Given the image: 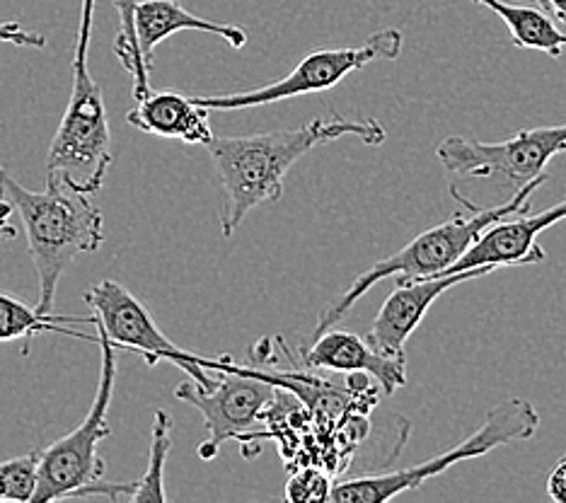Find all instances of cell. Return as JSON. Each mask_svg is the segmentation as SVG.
I'll return each instance as SVG.
<instances>
[{
	"label": "cell",
	"mask_w": 566,
	"mask_h": 503,
	"mask_svg": "<svg viewBox=\"0 0 566 503\" xmlns=\"http://www.w3.org/2000/svg\"><path fill=\"white\" fill-rule=\"evenodd\" d=\"M547 496L555 503H566V458H562L547 476Z\"/></svg>",
	"instance_id": "obj_23"
},
{
	"label": "cell",
	"mask_w": 566,
	"mask_h": 503,
	"mask_svg": "<svg viewBox=\"0 0 566 503\" xmlns=\"http://www.w3.org/2000/svg\"><path fill=\"white\" fill-rule=\"evenodd\" d=\"M566 150V124L523 128L506 140H478L465 136H448L441 140L436 155L448 177L492 179L499 182L504 201L539 179H547V165Z\"/></svg>",
	"instance_id": "obj_7"
},
{
	"label": "cell",
	"mask_w": 566,
	"mask_h": 503,
	"mask_svg": "<svg viewBox=\"0 0 566 503\" xmlns=\"http://www.w3.org/2000/svg\"><path fill=\"white\" fill-rule=\"evenodd\" d=\"M543 185L545 179H539V182L525 187L523 191L516 193V197L504 203L486 206V209H480V211L455 213L453 218H448V221L419 232V235L411 242H407L402 250L392 252L390 256H385V260L368 266L361 276H356L352 286L346 289L339 298H334L323 313H319L317 325L307 342H313L319 337V334L329 332L373 286H376V283L385 279L417 281V279L446 276L448 271L453 269L462 256H465V252L472 248V244L484 235L486 228L499 223L501 218L531 211L533 193Z\"/></svg>",
	"instance_id": "obj_3"
},
{
	"label": "cell",
	"mask_w": 566,
	"mask_h": 503,
	"mask_svg": "<svg viewBox=\"0 0 566 503\" xmlns=\"http://www.w3.org/2000/svg\"><path fill=\"white\" fill-rule=\"evenodd\" d=\"M172 450V419L165 409L153 411V426H150V455L146 474L138 476L136 492L128 499V503H163L167 501L165 494V464L167 455Z\"/></svg>",
	"instance_id": "obj_18"
},
{
	"label": "cell",
	"mask_w": 566,
	"mask_h": 503,
	"mask_svg": "<svg viewBox=\"0 0 566 503\" xmlns=\"http://www.w3.org/2000/svg\"><path fill=\"white\" fill-rule=\"evenodd\" d=\"M99 339L102 368L95 399L85 419L73 431L61 436L59 441L42 450L40 455V482L32 503L69 501L78 496L85 486L105 476L107 462L99 455V443L112 436L109 405L114 387H117V352L105 332L95 327Z\"/></svg>",
	"instance_id": "obj_8"
},
{
	"label": "cell",
	"mask_w": 566,
	"mask_h": 503,
	"mask_svg": "<svg viewBox=\"0 0 566 503\" xmlns=\"http://www.w3.org/2000/svg\"><path fill=\"white\" fill-rule=\"evenodd\" d=\"M12 213H15V206H12L10 199L0 197V244L18 238V228L10 223Z\"/></svg>",
	"instance_id": "obj_24"
},
{
	"label": "cell",
	"mask_w": 566,
	"mask_h": 503,
	"mask_svg": "<svg viewBox=\"0 0 566 503\" xmlns=\"http://www.w3.org/2000/svg\"><path fill=\"white\" fill-rule=\"evenodd\" d=\"M209 114L197 97L179 95L175 90H148L128 109L126 122L150 136L175 138L187 146H211L216 136Z\"/></svg>",
	"instance_id": "obj_14"
},
{
	"label": "cell",
	"mask_w": 566,
	"mask_h": 503,
	"mask_svg": "<svg viewBox=\"0 0 566 503\" xmlns=\"http://www.w3.org/2000/svg\"><path fill=\"white\" fill-rule=\"evenodd\" d=\"M85 303L93 310L95 327L105 332L119 352H132L140 356L150 368L167 360V364H175L177 368L189 373V378L203 387V390H211L218 380L211 378L206 370L226 373L230 366L228 356H197L177 346L172 339H167L158 322L153 319L150 310L132 291L122 286L119 281L102 279L85 293Z\"/></svg>",
	"instance_id": "obj_9"
},
{
	"label": "cell",
	"mask_w": 566,
	"mask_h": 503,
	"mask_svg": "<svg viewBox=\"0 0 566 503\" xmlns=\"http://www.w3.org/2000/svg\"><path fill=\"white\" fill-rule=\"evenodd\" d=\"M539 429L537 409L521 397H511L486 411L480 429L470 433L465 441L453 446L446 453L411 464L407 470L378 472L356 476V480L337 482L332 486L329 501L334 503H382L405 492H415L421 484H427L433 476L443 474L458 462L482 458L501 446L531 441Z\"/></svg>",
	"instance_id": "obj_6"
},
{
	"label": "cell",
	"mask_w": 566,
	"mask_h": 503,
	"mask_svg": "<svg viewBox=\"0 0 566 503\" xmlns=\"http://www.w3.org/2000/svg\"><path fill=\"white\" fill-rule=\"evenodd\" d=\"M405 39L397 30H380L373 34L361 46H339V49H319L307 54L298 66L279 81L262 85L248 93L230 95H203L197 97L201 107L209 112H235L250 107L274 105V102L293 99L301 95L327 93L334 85H339L346 75L366 69L373 61H395L402 54Z\"/></svg>",
	"instance_id": "obj_10"
},
{
	"label": "cell",
	"mask_w": 566,
	"mask_h": 503,
	"mask_svg": "<svg viewBox=\"0 0 566 503\" xmlns=\"http://www.w3.org/2000/svg\"><path fill=\"white\" fill-rule=\"evenodd\" d=\"M566 221V199L549 206L543 213H516L509 218H501L499 223L484 230V235L472 244L465 256L448 271V274H458V271L478 269V266H527L539 264L547 260V252L539 248L537 238L539 232L547 228Z\"/></svg>",
	"instance_id": "obj_12"
},
{
	"label": "cell",
	"mask_w": 566,
	"mask_h": 503,
	"mask_svg": "<svg viewBox=\"0 0 566 503\" xmlns=\"http://www.w3.org/2000/svg\"><path fill=\"white\" fill-rule=\"evenodd\" d=\"M93 12L95 0H83L78 39L73 49L71 99L46 153V177H59L63 185L90 197L105 185L114 163L105 97L87 69Z\"/></svg>",
	"instance_id": "obj_4"
},
{
	"label": "cell",
	"mask_w": 566,
	"mask_h": 503,
	"mask_svg": "<svg viewBox=\"0 0 566 503\" xmlns=\"http://www.w3.org/2000/svg\"><path fill=\"white\" fill-rule=\"evenodd\" d=\"M140 0H114L119 12V32L114 39V54L122 61V66L134 77V97H144L150 90V66L144 59V51L138 46L136 36V8Z\"/></svg>",
	"instance_id": "obj_19"
},
{
	"label": "cell",
	"mask_w": 566,
	"mask_h": 503,
	"mask_svg": "<svg viewBox=\"0 0 566 503\" xmlns=\"http://www.w3.org/2000/svg\"><path fill=\"white\" fill-rule=\"evenodd\" d=\"M474 6L492 10L506 24L513 46L525 51H543V54L559 59L566 49V32L557 28V20L543 8L516 6L509 0H472Z\"/></svg>",
	"instance_id": "obj_17"
},
{
	"label": "cell",
	"mask_w": 566,
	"mask_h": 503,
	"mask_svg": "<svg viewBox=\"0 0 566 503\" xmlns=\"http://www.w3.org/2000/svg\"><path fill=\"white\" fill-rule=\"evenodd\" d=\"M344 136L380 146L385 126L376 119H313L295 128H279L252 136L213 138L211 153L216 179L221 187V230L230 238L240 223L260 206L276 203L283 197V179L303 155L317 146L332 144Z\"/></svg>",
	"instance_id": "obj_1"
},
{
	"label": "cell",
	"mask_w": 566,
	"mask_h": 503,
	"mask_svg": "<svg viewBox=\"0 0 566 503\" xmlns=\"http://www.w3.org/2000/svg\"><path fill=\"white\" fill-rule=\"evenodd\" d=\"M211 390H203L195 380L177 385L175 397L201 411L203 426L209 431V441L201 443L199 458L213 460L226 441H242L256 423L264 419V411L274 402L276 390H289L298 395L305 402H313L323 383L317 387H307L315 383L305 376H281V373L240 366L230 360V368L221 373Z\"/></svg>",
	"instance_id": "obj_5"
},
{
	"label": "cell",
	"mask_w": 566,
	"mask_h": 503,
	"mask_svg": "<svg viewBox=\"0 0 566 503\" xmlns=\"http://www.w3.org/2000/svg\"><path fill=\"white\" fill-rule=\"evenodd\" d=\"M537 6L566 28V0H537Z\"/></svg>",
	"instance_id": "obj_25"
},
{
	"label": "cell",
	"mask_w": 566,
	"mask_h": 503,
	"mask_svg": "<svg viewBox=\"0 0 566 503\" xmlns=\"http://www.w3.org/2000/svg\"><path fill=\"white\" fill-rule=\"evenodd\" d=\"M0 197L15 206L28 235L40 298L36 310L54 315V301L61 276L75 262V256L97 252L105 242V218L90 199V193L75 191L59 177H46L44 191H32L20 185L0 165Z\"/></svg>",
	"instance_id": "obj_2"
},
{
	"label": "cell",
	"mask_w": 566,
	"mask_h": 503,
	"mask_svg": "<svg viewBox=\"0 0 566 503\" xmlns=\"http://www.w3.org/2000/svg\"><path fill=\"white\" fill-rule=\"evenodd\" d=\"M329 476L317 468H301L295 470L286 482V501L293 503H311V501H329L332 494Z\"/></svg>",
	"instance_id": "obj_21"
},
{
	"label": "cell",
	"mask_w": 566,
	"mask_h": 503,
	"mask_svg": "<svg viewBox=\"0 0 566 503\" xmlns=\"http://www.w3.org/2000/svg\"><path fill=\"white\" fill-rule=\"evenodd\" d=\"M0 42L15 44V46H34V49L46 46V39L40 32L22 30L18 22H0Z\"/></svg>",
	"instance_id": "obj_22"
},
{
	"label": "cell",
	"mask_w": 566,
	"mask_h": 503,
	"mask_svg": "<svg viewBox=\"0 0 566 503\" xmlns=\"http://www.w3.org/2000/svg\"><path fill=\"white\" fill-rule=\"evenodd\" d=\"M494 266H478L468 271H458V274L446 276H431V279H417V281H397L395 291L385 298L380 305L376 319L368 329V344L380 352L382 356L407 360L405 346L411 334L419 329V325L427 317L431 305L441 298L450 289L460 286V283L480 279L486 274H494Z\"/></svg>",
	"instance_id": "obj_11"
},
{
	"label": "cell",
	"mask_w": 566,
	"mask_h": 503,
	"mask_svg": "<svg viewBox=\"0 0 566 503\" xmlns=\"http://www.w3.org/2000/svg\"><path fill=\"white\" fill-rule=\"evenodd\" d=\"M177 32H203L223 39L226 44L233 49H242L248 44V32L235 24L206 20L195 15V12L185 10L177 0H140L136 8V36L138 46L144 51V59L153 69V54H156L158 44L170 39Z\"/></svg>",
	"instance_id": "obj_15"
},
{
	"label": "cell",
	"mask_w": 566,
	"mask_h": 503,
	"mask_svg": "<svg viewBox=\"0 0 566 503\" xmlns=\"http://www.w3.org/2000/svg\"><path fill=\"white\" fill-rule=\"evenodd\" d=\"M78 325H95V317H71V315H42L36 307L24 305L22 301L0 291V344L20 342L22 354L28 356L32 348V339L40 334H63V337L83 339L99 344L97 332L85 334L75 327Z\"/></svg>",
	"instance_id": "obj_16"
},
{
	"label": "cell",
	"mask_w": 566,
	"mask_h": 503,
	"mask_svg": "<svg viewBox=\"0 0 566 503\" xmlns=\"http://www.w3.org/2000/svg\"><path fill=\"white\" fill-rule=\"evenodd\" d=\"M40 455L42 450H28L0 462V501L32 503L40 482Z\"/></svg>",
	"instance_id": "obj_20"
},
{
	"label": "cell",
	"mask_w": 566,
	"mask_h": 503,
	"mask_svg": "<svg viewBox=\"0 0 566 503\" xmlns=\"http://www.w3.org/2000/svg\"><path fill=\"white\" fill-rule=\"evenodd\" d=\"M303 358L311 368L337 370V373H366L368 378L380 383L385 395H395L407 383V360L382 356L368 344V339L358 337L354 332H325L317 339L307 342L303 348Z\"/></svg>",
	"instance_id": "obj_13"
}]
</instances>
